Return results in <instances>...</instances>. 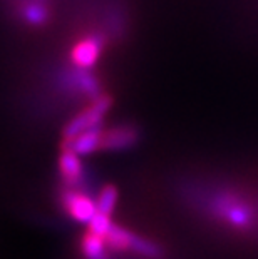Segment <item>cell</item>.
Masks as SVG:
<instances>
[{
	"label": "cell",
	"instance_id": "obj_7",
	"mask_svg": "<svg viewBox=\"0 0 258 259\" xmlns=\"http://www.w3.org/2000/svg\"><path fill=\"white\" fill-rule=\"evenodd\" d=\"M106 241L94 233H87L82 238V254L86 259H106Z\"/></svg>",
	"mask_w": 258,
	"mask_h": 259
},
{
	"label": "cell",
	"instance_id": "obj_8",
	"mask_svg": "<svg viewBox=\"0 0 258 259\" xmlns=\"http://www.w3.org/2000/svg\"><path fill=\"white\" fill-rule=\"evenodd\" d=\"M131 239H133V234H131L129 231L119 228V226H113L111 231L107 233V236L104 238L106 244L109 247H113L114 251L131 249Z\"/></svg>",
	"mask_w": 258,
	"mask_h": 259
},
{
	"label": "cell",
	"instance_id": "obj_10",
	"mask_svg": "<svg viewBox=\"0 0 258 259\" xmlns=\"http://www.w3.org/2000/svg\"><path fill=\"white\" fill-rule=\"evenodd\" d=\"M113 226L114 224L111 223V216H106V214L97 212L96 216L92 218V221L89 223V231L97 234V236H101V238H106Z\"/></svg>",
	"mask_w": 258,
	"mask_h": 259
},
{
	"label": "cell",
	"instance_id": "obj_6",
	"mask_svg": "<svg viewBox=\"0 0 258 259\" xmlns=\"http://www.w3.org/2000/svg\"><path fill=\"white\" fill-rule=\"evenodd\" d=\"M59 167L62 178L67 181L69 184H78L82 179V164L79 159V154H76L72 149L67 147L62 152L59 159Z\"/></svg>",
	"mask_w": 258,
	"mask_h": 259
},
{
	"label": "cell",
	"instance_id": "obj_2",
	"mask_svg": "<svg viewBox=\"0 0 258 259\" xmlns=\"http://www.w3.org/2000/svg\"><path fill=\"white\" fill-rule=\"evenodd\" d=\"M62 204L69 216L78 223L89 224L92 218L97 214V204L87 194H82L78 191L65 192L62 197Z\"/></svg>",
	"mask_w": 258,
	"mask_h": 259
},
{
	"label": "cell",
	"instance_id": "obj_1",
	"mask_svg": "<svg viewBox=\"0 0 258 259\" xmlns=\"http://www.w3.org/2000/svg\"><path fill=\"white\" fill-rule=\"evenodd\" d=\"M109 107H111V99L109 97H97L84 112L76 115V117L65 125V131H64L65 139L70 142L78 136H81L82 132L99 127L104 114L109 111Z\"/></svg>",
	"mask_w": 258,
	"mask_h": 259
},
{
	"label": "cell",
	"instance_id": "obj_4",
	"mask_svg": "<svg viewBox=\"0 0 258 259\" xmlns=\"http://www.w3.org/2000/svg\"><path fill=\"white\" fill-rule=\"evenodd\" d=\"M101 56V44L97 38H84L72 49V60L79 69H89Z\"/></svg>",
	"mask_w": 258,
	"mask_h": 259
},
{
	"label": "cell",
	"instance_id": "obj_5",
	"mask_svg": "<svg viewBox=\"0 0 258 259\" xmlns=\"http://www.w3.org/2000/svg\"><path fill=\"white\" fill-rule=\"evenodd\" d=\"M102 146V131L99 127L82 132L76 139L69 142V147L79 156H89Z\"/></svg>",
	"mask_w": 258,
	"mask_h": 259
},
{
	"label": "cell",
	"instance_id": "obj_9",
	"mask_svg": "<svg viewBox=\"0 0 258 259\" xmlns=\"http://www.w3.org/2000/svg\"><path fill=\"white\" fill-rule=\"evenodd\" d=\"M116 199H118V192L113 186H106L104 189L99 192V197H97V212L106 214V216H111L114 211V206H116Z\"/></svg>",
	"mask_w": 258,
	"mask_h": 259
},
{
	"label": "cell",
	"instance_id": "obj_3",
	"mask_svg": "<svg viewBox=\"0 0 258 259\" xmlns=\"http://www.w3.org/2000/svg\"><path fill=\"white\" fill-rule=\"evenodd\" d=\"M138 141V131L129 125H119V127L109 129L102 132V146L106 151H123L128 149Z\"/></svg>",
	"mask_w": 258,
	"mask_h": 259
}]
</instances>
